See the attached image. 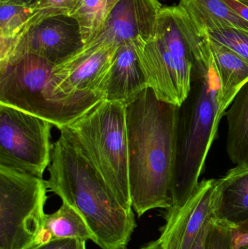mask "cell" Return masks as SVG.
Returning <instances> with one entry per match:
<instances>
[{"instance_id":"cell-8","label":"cell","mask_w":248,"mask_h":249,"mask_svg":"<svg viewBox=\"0 0 248 249\" xmlns=\"http://www.w3.org/2000/svg\"><path fill=\"white\" fill-rule=\"evenodd\" d=\"M50 121L0 104V165L42 178L51 162Z\"/></svg>"},{"instance_id":"cell-25","label":"cell","mask_w":248,"mask_h":249,"mask_svg":"<svg viewBox=\"0 0 248 249\" xmlns=\"http://www.w3.org/2000/svg\"><path fill=\"white\" fill-rule=\"evenodd\" d=\"M231 235L234 249L248 244V218L243 223L232 228Z\"/></svg>"},{"instance_id":"cell-27","label":"cell","mask_w":248,"mask_h":249,"mask_svg":"<svg viewBox=\"0 0 248 249\" xmlns=\"http://www.w3.org/2000/svg\"><path fill=\"white\" fill-rule=\"evenodd\" d=\"M239 16L248 22V7L238 0H224Z\"/></svg>"},{"instance_id":"cell-20","label":"cell","mask_w":248,"mask_h":249,"mask_svg":"<svg viewBox=\"0 0 248 249\" xmlns=\"http://www.w3.org/2000/svg\"><path fill=\"white\" fill-rule=\"evenodd\" d=\"M179 5L188 14L208 16L248 32L247 20L239 16L224 0H180Z\"/></svg>"},{"instance_id":"cell-9","label":"cell","mask_w":248,"mask_h":249,"mask_svg":"<svg viewBox=\"0 0 248 249\" xmlns=\"http://www.w3.org/2000/svg\"><path fill=\"white\" fill-rule=\"evenodd\" d=\"M118 48L119 45L96 37L61 64L54 66L50 79L54 94L105 95L106 80Z\"/></svg>"},{"instance_id":"cell-21","label":"cell","mask_w":248,"mask_h":249,"mask_svg":"<svg viewBox=\"0 0 248 249\" xmlns=\"http://www.w3.org/2000/svg\"><path fill=\"white\" fill-rule=\"evenodd\" d=\"M78 1L79 0H35L33 4L29 6L31 15L19 36L48 18L61 15L70 16Z\"/></svg>"},{"instance_id":"cell-16","label":"cell","mask_w":248,"mask_h":249,"mask_svg":"<svg viewBox=\"0 0 248 249\" xmlns=\"http://www.w3.org/2000/svg\"><path fill=\"white\" fill-rule=\"evenodd\" d=\"M225 115L228 124L227 150L235 165H248V81L239 90Z\"/></svg>"},{"instance_id":"cell-22","label":"cell","mask_w":248,"mask_h":249,"mask_svg":"<svg viewBox=\"0 0 248 249\" xmlns=\"http://www.w3.org/2000/svg\"><path fill=\"white\" fill-rule=\"evenodd\" d=\"M0 5V37L17 39L30 16V9L10 3Z\"/></svg>"},{"instance_id":"cell-5","label":"cell","mask_w":248,"mask_h":249,"mask_svg":"<svg viewBox=\"0 0 248 249\" xmlns=\"http://www.w3.org/2000/svg\"><path fill=\"white\" fill-rule=\"evenodd\" d=\"M60 131L96 171L120 206L132 212L126 106L102 101Z\"/></svg>"},{"instance_id":"cell-23","label":"cell","mask_w":248,"mask_h":249,"mask_svg":"<svg viewBox=\"0 0 248 249\" xmlns=\"http://www.w3.org/2000/svg\"><path fill=\"white\" fill-rule=\"evenodd\" d=\"M231 230V227L215 219L208 232L206 249H234Z\"/></svg>"},{"instance_id":"cell-7","label":"cell","mask_w":248,"mask_h":249,"mask_svg":"<svg viewBox=\"0 0 248 249\" xmlns=\"http://www.w3.org/2000/svg\"><path fill=\"white\" fill-rule=\"evenodd\" d=\"M45 180L0 165V249H33L45 225Z\"/></svg>"},{"instance_id":"cell-32","label":"cell","mask_w":248,"mask_h":249,"mask_svg":"<svg viewBox=\"0 0 248 249\" xmlns=\"http://www.w3.org/2000/svg\"><path fill=\"white\" fill-rule=\"evenodd\" d=\"M238 1H240V0H238Z\"/></svg>"},{"instance_id":"cell-15","label":"cell","mask_w":248,"mask_h":249,"mask_svg":"<svg viewBox=\"0 0 248 249\" xmlns=\"http://www.w3.org/2000/svg\"><path fill=\"white\" fill-rule=\"evenodd\" d=\"M208 38V37H207ZM221 84V112L225 115L236 94L248 81V63L227 47L208 39Z\"/></svg>"},{"instance_id":"cell-6","label":"cell","mask_w":248,"mask_h":249,"mask_svg":"<svg viewBox=\"0 0 248 249\" xmlns=\"http://www.w3.org/2000/svg\"><path fill=\"white\" fill-rule=\"evenodd\" d=\"M53 67L33 55L7 67L0 72V104L47 120L61 130L105 100L102 93L55 96L50 86Z\"/></svg>"},{"instance_id":"cell-10","label":"cell","mask_w":248,"mask_h":249,"mask_svg":"<svg viewBox=\"0 0 248 249\" xmlns=\"http://www.w3.org/2000/svg\"><path fill=\"white\" fill-rule=\"evenodd\" d=\"M84 45L80 26L74 18L68 15L48 18L16 39L14 50L0 72L27 55H36L56 66Z\"/></svg>"},{"instance_id":"cell-19","label":"cell","mask_w":248,"mask_h":249,"mask_svg":"<svg viewBox=\"0 0 248 249\" xmlns=\"http://www.w3.org/2000/svg\"><path fill=\"white\" fill-rule=\"evenodd\" d=\"M187 13V12H186ZM201 34L230 48L248 63V32L208 16L189 15Z\"/></svg>"},{"instance_id":"cell-4","label":"cell","mask_w":248,"mask_h":249,"mask_svg":"<svg viewBox=\"0 0 248 249\" xmlns=\"http://www.w3.org/2000/svg\"><path fill=\"white\" fill-rule=\"evenodd\" d=\"M133 42L149 88L180 107L190 91L194 61L209 45L207 36L183 7L170 6L162 8L152 38Z\"/></svg>"},{"instance_id":"cell-26","label":"cell","mask_w":248,"mask_h":249,"mask_svg":"<svg viewBox=\"0 0 248 249\" xmlns=\"http://www.w3.org/2000/svg\"><path fill=\"white\" fill-rule=\"evenodd\" d=\"M215 219H212V220L209 221V222L203 227L202 231L199 232L198 238H197L196 241H195L192 249H206L207 237H208V232H209L211 225H212L213 222H214Z\"/></svg>"},{"instance_id":"cell-30","label":"cell","mask_w":248,"mask_h":249,"mask_svg":"<svg viewBox=\"0 0 248 249\" xmlns=\"http://www.w3.org/2000/svg\"><path fill=\"white\" fill-rule=\"evenodd\" d=\"M238 249H248V244H246V245L241 246Z\"/></svg>"},{"instance_id":"cell-12","label":"cell","mask_w":248,"mask_h":249,"mask_svg":"<svg viewBox=\"0 0 248 249\" xmlns=\"http://www.w3.org/2000/svg\"><path fill=\"white\" fill-rule=\"evenodd\" d=\"M162 4L159 0H119L97 37L121 45L154 36Z\"/></svg>"},{"instance_id":"cell-24","label":"cell","mask_w":248,"mask_h":249,"mask_svg":"<svg viewBox=\"0 0 248 249\" xmlns=\"http://www.w3.org/2000/svg\"><path fill=\"white\" fill-rule=\"evenodd\" d=\"M33 249H87L86 241L77 239L53 240L49 242L45 243L42 245L38 246Z\"/></svg>"},{"instance_id":"cell-18","label":"cell","mask_w":248,"mask_h":249,"mask_svg":"<svg viewBox=\"0 0 248 249\" xmlns=\"http://www.w3.org/2000/svg\"><path fill=\"white\" fill-rule=\"evenodd\" d=\"M119 0H79L70 16L79 26L84 44L96 39Z\"/></svg>"},{"instance_id":"cell-28","label":"cell","mask_w":248,"mask_h":249,"mask_svg":"<svg viewBox=\"0 0 248 249\" xmlns=\"http://www.w3.org/2000/svg\"><path fill=\"white\" fill-rule=\"evenodd\" d=\"M35 0H0V2L10 3V4H17V5L26 6L29 7L33 4Z\"/></svg>"},{"instance_id":"cell-2","label":"cell","mask_w":248,"mask_h":249,"mask_svg":"<svg viewBox=\"0 0 248 249\" xmlns=\"http://www.w3.org/2000/svg\"><path fill=\"white\" fill-rule=\"evenodd\" d=\"M48 189L85 219L102 249H126L136 223L96 171L61 134L52 147Z\"/></svg>"},{"instance_id":"cell-17","label":"cell","mask_w":248,"mask_h":249,"mask_svg":"<svg viewBox=\"0 0 248 249\" xmlns=\"http://www.w3.org/2000/svg\"><path fill=\"white\" fill-rule=\"evenodd\" d=\"M66 238L96 242V237L85 219L74 208L63 202L55 213L47 214L37 247L53 240Z\"/></svg>"},{"instance_id":"cell-1","label":"cell","mask_w":248,"mask_h":249,"mask_svg":"<svg viewBox=\"0 0 248 249\" xmlns=\"http://www.w3.org/2000/svg\"><path fill=\"white\" fill-rule=\"evenodd\" d=\"M179 116V107L160 100L151 88L126 105L130 191L138 216L171 207Z\"/></svg>"},{"instance_id":"cell-14","label":"cell","mask_w":248,"mask_h":249,"mask_svg":"<svg viewBox=\"0 0 248 249\" xmlns=\"http://www.w3.org/2000/svg\"><path fill=\"white\" fill-rule=\"evenodd\" d=\"M215 218L231 228L248 218V165H237L215 181Z\"/></svg>"},{"instance_id":"cell-31","label":"cell","mask_w":248,"mask_h":249,"mask_svg":"<svg viewBox=\"0 0 248 249\" xmlns=\"http://www.w3.org/2000/svg\"><path fill=\"white\" fill-rule=\"evenodd\" d=\"M240 1H241L243 4H246V6L248 7V0H240Z\"/></svg>"},{"instance_id":"cell-11","label":"cell","mask_w":248,"mask_h":249,"mask_svg":"<svg viewBox=\"0 0 248 249\" xmlns=\"http://www.w3.org/2000/svg\"><path fill=\"white\" fill-rule=\"evenodd\" d=\"M216 179H204L183 206L167 209L159 241L164 249H192L199 232L215 218Z\"/></svg>"},{"instance_id":"cell-29","label":"cell","mask_w":248,"mask_h":249,"mask_svg":"<svg viewBox=\"0 0 248 249\" xmlns=\"http://www.w3.org/2000/svg\"><path fill=\"white\" fill-rule=\"evenodd\" d=\"M138 249H163V246H162L161 243L158 240L155 241H152V242L149 243L147 244V246L141 247V248Z\"/></svg>"},{"instance_id":"cell-13","label":"cell","mask_w":248,"mask_h":249,"mask_svg":"<svg viewBox=\"0 0 248 249\" xmlns=\"http://www.w3.org/2000/svg\"><path fill=\"white\" fill-rule=\"evenodd\" d=\"M147 88L134 42L119 45L106 80L105 100L126 106Z\"/></svg>"},{"instance_id":"cell-3","label":"cell","mask_w":248,"mask_h":249,"mask_svg":"<svg viewBox=\"0 0 248 249\" xmlns=\"http://www.w3.org/2000/svg\"><path fill=\"white\" fill-rule=\"evenodd\" d=\"M223 116L221 84L209 46L195 58L190 91L179 107L177 158L170 209L183 206L198 187Z\"/></svg>"}]
</instances>
